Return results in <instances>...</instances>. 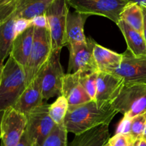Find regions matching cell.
Returning a JSON list of instances; mask_svg holds the SVG:
<instances>
[{"instance_id":"cell-1","label":"cell","mask_w":146,"mask_h":146,"mask_svg":"<svg viewBox=\"0 0 146 146\" xmlns=\"http://www.w3.org/2000/svg\"><path fill=\"white\" fill-rule=\"evenodd\" d=\"M118 113L111 105L100 108L95 100L68 107L64 125L68 133L78 135L101 125H108Z\"/></svg>"},{"instance_id":"cell-2","label":"cell","mask_w":146,"mask_h":146,"mask_svg":"<svg viewBox=\"0 0 146 146\" xmlns=\"http://www.w3.org/2000/svg\"><path fill=\"white\" fill-rule=\"evenodd\" d=\"M27 87L24 69L9 56L1 67L0 73V110L13 107Z\"/></svg>"},{"instance_id":"cell-3","label":"cell","mask_w":146,"mask_h":146,"mask_svg":"<svg viewBox=\"0 0 146 146\" xmlns=\"http://www.w3.org/2000/svg\"><path fill=\"white\" fill-rule=\"evenodd\" d=\"M61 50H53L48 61L37 75L41 80L44 100L62 95L63 81L65 74L60 62Z\"/></svg>"},{"instance_id":"cell-4","label":"cell","mask_w":146,"mask_h":146,"mask_svg":"<svg viewBox=\"0 0 146 146\" xmlns=\"http://www.w3.org/2000/svg\"><path fill=\"white\" fill-rule=\"evenodd\" d=\"M52 41L48 28H36L34 30L32 50L26 70L27 86L36 77L52 52Z\"/></svg>"},{"instance_id":"cell-5","label":"cell","mask_w":146,"mask_h":146,"mask_svg":"<svg viewBox=\"0 0 146 146\" xmlns=\"http://www.w3.org/2000/svg\"><path fill=\"white\" fill-rule=\"evenodd\" d=\"M70 7L78 12L86 15L106 17L118 24L128 0H68Z\"/></svg>"},{"instance_id":"cell-6","label":"cell","mask_w":146,"mask_h":146,"mask_svg":"<svg viewBox=\"0 0 146 146\" xmlns=\"http://www.w3.org/2000/svg\"><path fill=\"white\" fill-rule=\"evenodd\" d=\"M111 106L123 116L135 117L146 110V84H124Z\"/></svg>"},{"instance_id":"cell-7","label":"cell","mask_w":146,"mask_h":146,"mask_svg":"<svg viewBox=\"0 0 146 146\" xmlns=\"http://www.w3.org/2000/svg\"><path fill=\"white\" fill-rule=\"evenodd\" d=\"M50 104L44 102L27 115L25 132L32 146H42L56 124L49 115Z\"/></svg>"},{"instance_id":"cell-8","label":"cell","mask_w":146,"mask_h":146,"mask_svg":"<svg viewBox=\"0 0 146 146\" xmlns=\"http://www.w3.org/2000/svg\"><path fill=\"white\" fill-rule=\"evenodd\" d=\"M68 13V0H53L46 11L53 50H61L67 45L66 27Z\"/></svg>"},{"instance_id":"cell-9","label":"cell","mask_w":146,"mask_h":146,"mask_svg":"<svg viewBox=\"0 0 146 146\" xmlns=\"http://www.w3.org/2000/svg\"><path fill=\"white\" fill-rule=\"evenodd\" d=\"M96 43L92 38L87 37L85 42L68 46V74L99 72L94 56V47Z\"/></svg>"},{"instance_id":"cell-10","label":"cell","mask_w":146,"mask_h":146,"mask_svg":"<svg viewBox=\"0 0 146 146\" xmlns=\"http://www.w3.org/2000/svg\"><path fill=\"white\" fill-rule=\"evenodd\" d=\"M108 72L123 79L124 84H146V57H137L127 50L121 64Z\"/></svg>"},{"instance_id":"cell-11","label":"cell","mask_w":146,"mask_h":146,"mask_svg":"<svg viewBox=\"0 0 146 146\" xmlns=\"http://www.w3.org/2000/svg\"><path fill=\"white\" fill-rule=\"evenodd\" d=\"M27 115L14 107L2 111L1 121V137L2 146H17L26 130Z\"/></svg>"},{"instance_id":"cell-12","label":"cell","mask_w":146,"mask_h":146,"mask_svg":"<svg viewBox=\"0 0 146 146\" xmlns=\"http://www.w3.org/2000/svg\"><path fill=\"white\" fill-rule=\"evenodd\" d=\"M123 86V79L119 76L108 72H98L95 98L97 105L100 108L111 105Z\"/></svg>"},{"instance_id":"cell-13","label":"cell","mask_w":146,"mask_h":146,"mask_svg":"<svg viewBox=\"0 0 146 146\" xmlns=\"http://www.w3.org/2000/svg\"><path fill=\"white\" fill-rule=\"evenodd\" d=\"M81 72L65 74L63 81L62 95L66 98L69 107H75L91 101V98L80 82Z\"/></svg>"},{"instance_id":"cell-14","label":"cell","mask_w":146,"mask_h":146,"mask_svg":"<svg viewBox=\"0 0 146 146\" xmlns=\"http://www.w3.org/2000/svg\"><path fill=\"white\" fill-rule=\"evenodd\" d=\"M42 90L39 76L31 82L26 87L19 100L13 107L23 114L27 115L44 103Z\"/></svg>"},{"instance_id":"cell-15","label":"cell","mask_w":146,"mask_h":146,"mask_svg":"<svg viewBox=\"0 0 146 146\" xmlns=\"http://www.w3.org/2000/svg\"><path fill=\"white\" fill-rule=\"evenodd\" d=\"M35 27L31 26L21 34L16 36L9 56H11L24 70H27L34 40Z\"/></svg>"},{"instance_id":"cell-16","label":"cell","mask_w":146,"mask_h":146,"mask_svg":"<svg viewBox=\"0 0 146 146\" xmlns=\"http://www.w3.org/2000/svg\"><path fill=\"white\" fill-rule=\"evenodd\" d=\"M109 140V125H101L76 135L68 146H105Z\"/></svg>"},{"instance_id":"cell-17","label":"cell","mask_w":146,"mask_h":146,"mask_svg":"<svg viewBox=\"0 0 146 146\" xmlns=\"http://www.w3.org/2000/svg\"><path fill=\"white\" fill-rule=\"evenodd\" d=\"M88 15L75 12L68 13L66 27L67 46L85 42L87 37L84 34V24Z\"/></svg>"},{"instance_id":"cell-18","label":"cell","mask_w":146,"mask_h":146,"mask_svg":"<svg viewBox=\"0 0 146 146\" xmlns=\"http://www.w3.org/2000/svg\"><path fill=\"white\" fill-rule=\"evenodd\" d=\"M117 25L125 38L128 50L137 57H146V42L143 34L123 20H120Z\"/></svg>"},{"instance_id":"cell-19","label":"cell","mask_w":146,"mask_h":146,"mask_svg":"<svg viewBox=\"0 0 146 146\" xmlns=\"http://www.w3.org/2000/svg\"><path fill=\"white\" fill-rule=\"evenodd\" d=\"M94 56L99 72H108L117 68L123 60V54H118L96 43Z\"/></svg>"},{"instance_id":"cell-20","label":"cell","mask_w":146,"mask_h":146,"mask_svg":"<svg viewBox=\"0 0 146 146\" xmlns=\"http://www.w3.org/2000/svg\"><path fill=\"white\" fill-rule=\"evenodd\" d=\"M16 19L9 18L0 22V57L1 67L7 56H9L16 37Z\"/></svg>"},{"instance_id":"cell-21","label":"cell","mask_w":146,"mask_h":146,"mask_svg":"<svg viewBox=\"0 0 146 146\" xmlns=\"http://www.w3.org/2000/svg\"><path fill=\"white\" fill-rule=\"evenodd\" d=\"M120 20L126 22L139 32H143V12L141 6L135 3H129L124 8Z\"/></svg>"},{"instance_id":"cell-22","label":"cell","mask_w":146,"mask_h":146,"mask_svg":"<svg viewBox=\"0 0 146 146\" xmlns=\"http://www.w3.org/2000/svg\"><path fill=\"white\" fill-rule=\"evenodd\" d=\"M68 104L64 96H58L56 101L49 106V115L56 125H63L68 113Z\"/></svg>"},{"instance_id":"cell-23","label":"cell","mask_w":146,"mask_h":146,"mask_svg":"<svg viewBox=\"0 0 146 146\" xmlns=\"http://www.w3.org/2000/svg\"><path fill=\"white\" fill-rule=\"evenodd\" d=\"M68 131L64 125H56L42 146H68Z\"/></svg>"},{"instance_id":"cell-24","label":"cell","mask_w":146,"mask_h":146,"mask_svg":"<svg viewBox=\"0 0 146 146\" xmlns=\"http://www.w3.org/2000/svg\"><path fill=\"white\" fill-rule=\"evenodd\" d=\"M98 74V72H94L81 73L80 75V82L92 100L96 98Z\"/></svg>"},{"instance_id":"cell-25","label":"cell","mask_w":146,"mask_h":146,"mask_svg":"<svg viewBox=\"0 0 146 146\" xmlns=\"http://www.w3.org/2000/svg\"><path fill=\"white\" fill-rule=\"evenodd\" d=\"M146 126V113H143L133 117L130 135L135 140L143 138Z\"/></svg>"},{"instance_id":"cell-26","label":"cell","mask_w":146,"mask_h":146,"mask_svg":"<svg viewBox=\"0 0 146 146\" xmlns=\"http://www.w3.org/2000/svg\"><path fill=\"white\" fill-rule=\"evenodd\" d=\"M135 141L131 135L118 133L110 138L108 144L109 146H133Z\"/></svg>"},{"instance_id":"cell-27","label":"cell","mask_w":146,"mask_h":146,"mask_svg":"<svg viewBox=\"0 0 146 146\" xmlns=\"http://www.w3.org/2000/svg\"><path fill=\"white\" fill-rule=\"evenodd\" d=\"M131 121H132V118L127 116H123V118L118 125L115 134L120 133V134L130 135L131 130Z\"/></svg>"},{"instance_id":"cell-28","label":"cell","mask_w":146,"mask_h":146,"mask_svg":"<svg viewBox=\"0 0 146 146\" xmlns=\"http://www.w3.org/2000/svg\"><path fill=\"white\" fill-rule=\"evenodd\" d=\"M31 21L26 19L19 18L16 19L15 21V31L16 35L21 34L23 31L27 30V29L31 27Z\"/></svg>"},{"instance_id":"cell-29","label":"cell","mask_w":146,"mask_h":146,"mask_svg":"<svg viewBox=\"0 0 146 146\" xmlns=\"http://www.w3.org/2000/svg\"><path fill=\"white\" fill-rule=\"evenodd\" d=\"M31 25L36 28H48V19L46 14L37 16L31 20Z\"/></svg>"},{"instance_id":"cell-30","label":"cell","mask_w":146,"mask_h":146,"mask_svg":"<svg viewBox=\"0 0 146 146\" xmlns=\"http://www.w3.org/2000/svg\"><path fill=\"white\" fill-rule=\"evenodd\" d=\"M17 1V0H0V11L8 9Z\"/></svg>"},{"instance_id":"cell-31","label":"cell","mask_w":146,"mask_h":146,"mask_svg":"<svg viewBox=\"0 0 146 146\" xmlns=\"http://www.w3.org/2000/svg\"><path fill=\"white\" fill-rule=\"evenodd\" d=\"M17 146H32V145H31V142H30L28 136H27L25 131H24L22 137L20 139L19 142L17 145Z\"/></svg>"},{"instance_id":"cell-32","label":"cell","mask_w":146,"mask_h":146,"mask_svg":"<svg viewBox=\"0 0 146 146\" xmlns=\"http://www.w3.org/2000/svg\"><path fill=\"white\" fill-rule=\"evenodd\" d=\"M143 9V17H144V20H143V34L144 36V38H145V42H146V7L145 6H141Z\"/></svg>"},{"instance_id":"cell-33","label":"cell","mask_w":146,"mask_h":146,"mask_svg":"<svg viewBox=\"0 0 146 146\" xmlns=\"http://www.w3.org/2000/svg\"><path fill=\"white\" fill-rule=\"evenodd\" d=\"M130 3H135L140 6H145L146 7V0H128Z\"/></svg>"},{"instance_id":"cell-34","label":"cell","mask_w":146,"mask_h":146,"mask_svg":"<svg viewBox=\"0 0 146 146\" xmlns=\"http://www.w3.org/2000/svg\"><path fill=\"white\" fill-rule=\"evenodd\" d=\"M135 143H136V146H146V140L141 138L140 140H137Z\"/></svg>"},{"instance_id":"cell-35","label":"cell","mask_w":146,"mask_h":146,"mask_svg":"<svg viewBox=\"0 0 146 146\" xmlns=\"http://www.w3.org/2000/svg\"><path fill=\"white\" fill-rule=\"evenodd\" d=\"M146 113V112H145ZM143 138L145 139L146 140V126H145V131H144V133H143Z\"/></svg>"},{"instance_id":"cell-36","label":"cell","mask_w":146,"mask_h":146,"mask_svg":"<svg viewBox=\"0 0 146 146\" xmlns=\"http://www.w3.org/2000/svg\"><path fill=\"white\" fill-rule=\"evenodd\" d=\"M105 146H109V144H108V143H107V144Z\"/></svg>"},{"instance_id":"cell-37","label":"cell","mask_w":146,"mask_h":146,"mask_svg":"<svg viewBox=\"0 0 146 146\" xmlns=\"http://www.w3.org/2000/svg\"><path fill=\"white\" fill-rule=\"evenodd\" d=\"M133 146H136V143H135H135H134V145Z\"/></svg>"},{"instance_id":"cell-38","label":"cell","mask_w":146,"mask_h":146,"mask_svg":"<svg viewBox=\"0 0 146 146\" xmlns=\"http://www.w3.org/2000/svg\"><path fill=\"white\" fill-rule=\"evenodd\" d=\"M17 1H18V0H17ZM13 4H12V5H13ZM12 5H11V6H12ZM5 10H6V9H5Z\"/></svg>"},{"instance_id":"cell-39","label":"cell","mask_w":146,"mask_h":146,"mask_svg":"<svg viewBox=\"0 0 146 146\" xmlns=\"http://www.w3.org/2000/svg\"><path fill=\"white\" fill-rule=\"evenodd\" d=\"M145 112H146V110H145Z\"/></svg>"}]
</instances>
